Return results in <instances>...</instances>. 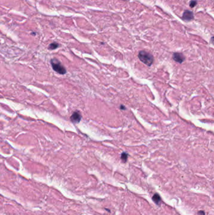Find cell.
I'll use <instances>...</instances> for the list:
<instances>
[{"mask_svg":"<svg viewBox=\"0 0 214 215\" xmlns=\"http://www.w3.org/2000/svg\"><path fill=\"white\" fill-rule=\"evenodd\" d=\"M138 57L141 62L148 66H151L154 62V58L153 55L150 53L144 50H141L139 52Z\"/></svg>","mask_w":214,"mask_h":215,"instance_id":"cell-1","label":"cell"},{"mask_svg":"<svg viewBox=\"0 0 214 215\" xmlns=\"http://www.w3.org/2000/svg\"><path fill=\"white\" fill-rule=\"evenodd\" d=\"M52 68L54 71L60 74H65L67 72V70L61 64V62L57 59H52L50 61Z\"/></svg>","mask_w":214,"mask_h":215,"instance_id":"cell-2","label":"cell"},{"mask_svg":"<svg viewBox=\"0 0 214 215\" xmlns=\"http://www.w3.org/2000/svg\"><path fill=\"white\" fill-rule=\"evenodd\" d=\"M194 19V15L193 13L191 11L185 10L183 12V16H182V20L185 21H192Z\"/></svg>","mask_w":214,"mask_h":215,"instance_id":"cell-3","label":"cell"},{"mask_svg":"<svg viewBox=\"0 0 214 215\" xmlns=\"http://www.w3.org/2000/svg\"><path fill=\"white\" fill-rule=\"evenodd\" d=\"M173 60H175V61H176V62L182 64L185 60V57L184 55L182 54H181V53L176 52L173 54Z\"/></svg>","mask_w":214,"mask_h":215,"instance_id":"cell-4","label":"cell"},{"mask_svg":"<svg viewBox=\"0 0 214 215\" xmlns=\"http://www.w3.org/2000/svg\"><path fill=\"white\" fill-rule=\"evenodd\" d=\"M81 118H82V115L79 111H75L71 116V121L73 123H79L80 121L81 120Z\"/></svg>","mask_w":214,"mask_h":215,"instance_id":"cell-5","label":"cell"},{"mask_svg":"<svg viewBox=\"0 0 214 215\" xmlns=\"http://www.w3.org/2000/svg\"><path fill=\"white\" fill-rule=\"evenodd\" d=\"M152 199H153V201H154L156 205H159L161 201V199L160 196L158 194H157V193H156V194H154V195H153V196L152 197Z\"/></svg>","mask_w":214,"mask_h":215,"instance_id":"cell-6","label":"cell"},{"mask_svg":"<svg viewBox=\"0 0 214 215\" xmlns=\"http://www.w3.org/2000/svg\"><path fill=\"white\" fill-rule=\"evenodd\" d=\"M59 47V44L57 42H53V43H50L48 46V49L49 50H55V49H57Z\"/></svg>","mask_w":214,"mask_h":215,"instance_id":"cell-7","label":"cell"},{"mask_svg":"<svg viewBox=\"0 0 214 215\" xmlns=\"http://www.w3.org/2000/svg\"><path fill=\"white\" fill-rule=\"evenodd\" d=\"M128 157V154L127 153H126V152H123V153L121 154V159L123 162H126L127 161Z\"/></svg>","mask_w":214,"mask_h":215,"instance_id":"cell-8","label":"cell"},{"mask_svg":"<svg viewBox=\"0 0 214 215\" xmlns=\"http://www.w3.org/2000/svg\"><path fill=\"white\" fill-rule=\"evenodd\" d=\"M197 1H195V0H192V1H190V6L191 8H193V7H195L196 5H197Z\"/></svg>","mask_w":214,"mask_h":215,"instance_id":"cell-9","label":"cell"},{"mask_svg":"<svg viewBox=\"0 0 214 215\" xmlns=\"http://www.w3.org/2000/svg\"><path fill=\"white\" fill-rule=\"evenodd\" d=\"M198 214H199V215H205V213L203 211H200L198 213Z\"/></svg>","mask_w":214,"mask_h":215,"instance_id":"cell-10","label":"cell"}]
</instances>
